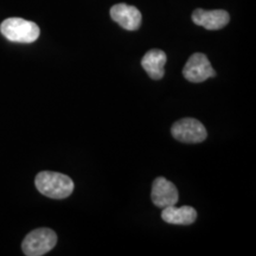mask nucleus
Returning a JSON list of instances; mask_svg holds the SVG:
<instances>
[{
	"label": "nucleus",
	"instance_id": "obj_9",
	"mask_svg": "<svg viewBox=\"0 0 256 256\" xmlns=\"http://www.w3.org/2000/svg\"><path fill=\"white\" fill-rule=\"evenodd\" d=\"M168 60V56L162 50L152 49L147 51L142 60V66L148 76L153 80L164 78V66Z\"/></svg>",
	"mask_w": 256,
	"mask_h": 256
},
{
	"label": "nucleus",
	"instance_id": "obj_10",
	"mask_svg": "<svg viewBox=\"0 0 256 256\" xmlns=\"http://www.w3.org/2000/svg\"><path fill=\"white\" fill-rule=\"evenodd\" d=\"M162 218L168 224L190 226L197 218V211L194 208L188 206L180 208H177L176 206H166L162 209Z\"/></svg>",
	"mask_w": 256,
	"mask_h": 256
},
{
	"label": "nucleus",
	"instance_id": "obj_7",
	"mask_svg": "<svg viewBox=\"0 0 256 256\" xmlns=\"http://www.w3.org/2000/svg\"><path fill=\"white\" fill-rule=\"evenodd\" d=\"M110 17L115 23L128 31H136L142 25V14L136 6L116 4L110 8Z\"/></svg>",
	"mask_w": 256,
	"mask_h": 256
},
{
	"label": "nucleus",
	"instance_id": "obj_8",
	"mask_svg": "<svg viewBox=\"0 0 256 256\" xmlns=\"http://www.w3.org/2000/svg\"><path fill=\"white\" fill-rule=\"evenodd\" d=\"M192 20L196 25L203 26L206 30H220L226 26L230 20V16L224 10L206 11L203 8H197L192 14Z\"/></svg>",
	"mask_w": 256,
	"mask_h": 256
},
{
	"label": "nucleus",
	"instance_id": "obj_5",
	"mask_svg": "<svg viewBox=\"0 0 256 256\" xmlns=\"http://www.w3.org/2000/svg\"><path fill=\"white\" fill-rule=\"evenodd\" d=\"M184 78L192 83H200L216 76L215 70L204 54L196 52L188 60L183 69Z\"/></svg>",
	"mask_w": 256,
	"mask_h": 256
},
{
	"label": "nucleus",
	"instance_id": "obj_3",
	"mask_svg": "<svg viewBox=\"0 0 256 256\" xmlns=\"http://www.w3.org/2000/svg\"><path fill=\"white\" fill-rule=\"evenodd\" d=\"M57 235L54 230L40 228L28 232L22 243V249L26 256H42L56 246Z\"/></svg>",
	"mask_w": 256,
	"mask_h": 256
},
{
	"label": "nucleus",
	"instance_id": "obj_1",
	"mask_svg": "<svg viewBox=\"0 0 256 256\" xmlns=\"http://www.w3.org/2000/svg\"><path fill=\"white\" fill-rule=\"evenodd\" d=\"M34 184L42 194L52 200H63L69 197L74 191L72 178L58 172H40L34 179Z\"/></svg>",
	"mask_w": 256,
	"mask_h": 256
},
{
	"label": "nucleus",
	"instance_id": "obj_2",
	"mask_svg": "<svg viewBox=\"0 0 256 256\" xmlns=\"http://www.w3.org/2000/svg\"><path fill=\"white\" fill-rule=\"evenodd\" d=\"M2 36L14 43H34L40 37V30L34 22L23 18H8L0 25Z\"/></svg>",
	"mask_w": 256,
	"mask_h": 256
},
{
	"label": "nucleus",
	"instance_id": "obj_4",
	"mask_svg": "<svg viewBox=\"0 0 256 256\" xmlns=\"http://www.w3.org/2000/svg\"><path fill=\"white\" fill-rule=\"evenodd\" d=\"M171 132L174 139L185 144L202 142L208 136L204 124L192 118H185L176 121L171 128Z\"/></svg>",
	"mask_w": 256,
	"mask_h": 256
},
{
	"label": "nucleus",
	"instance_id": "obj_6",
	"mask_svg": "<svg viewBox=\"0 0 256 256\" xmlns=\"http://www.w3.org/2000/svg\"><path fill=\"white\" fill-rule=\"evenodd\" d=\"M152 202L156 206L164 209L166 206H176L179 200L178 190L172 182L164 177L154 179L152 185Z\"/></svg>",
	"mask_w": 256,
	"mask_h": 256
}]
</instances>
